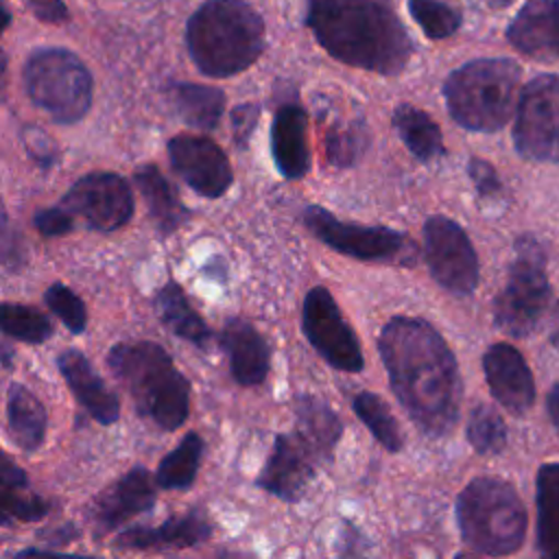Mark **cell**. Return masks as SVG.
<instances>
[{
    "label": "cell",
    "mask_w": 559,
    "mask_h": 559,
    "mask_svg": "<svg viewBox=\"0 0 559 559\" xmlns=\"http://www.w3.org/2000/svg\"><path fill=\"white\" fill-rule=\"evenodd\" d=\"M391 389L413 424L445 437L459 421L461 376L443 336L419 317H391L378 336Z\"/></svg>",
    "instance_id": "1"
},
{
    "label": "cell",
    "mask_w": 559,
    "mask_h": 559,
    "mask_svg": "<svg viewBox=\"0 0 559 559\" xmlns=\"http://www.w3.org/2000/svg\"><path fill=\"white\" fill-rule=\"evenodd\" d=\"M308 26L334 59L369 72L395 76L413 55L406 28L384 0H310Z\"/></svg>",
    "instance_id": "2"
},
{
    "label": "cell",
    "mask_w": 559,
    "mask_h": 559,
    "mask_svg": "<svg viewBox=\"0 0 559 559\" xmlns=\"http://www.w3.org/2000/svg\"><path fill=\"white\" fill-rule=\"evenodd\" d=\"M264 41V20L242 0H207L192 13L186 28L190 59L214 79L234 76L253 66Z\"/></svg>",
    "instance_id": "3"
},
{
    "label": "cell",
    "mask_w": 559,
    "mask_h": 559,
    "mask_svg": "<svg viewBox=\"0 0 559 559\" xmlns=\"http://www.w3.org/2000/svg\"><path fill=\"white\" fill-rule=\"evenodd\" d=\"M107 365L138 413L162 430L179 428L190 413V382L168 352L153 341H124L109 349Z\"/></svg>",
    "instance_id": "4"
},
{
    "label": "cell",
    "mask_w": 559,
    "mask_h": 559,
    "mask_svg": "<svg viewBox=\"0 0 559 559\" xmlns=\"http://www.w3.org/2000/svg\"><path fill=\"white\" fill-rule=\"evenodd\" d=\"M520 66L511 59H474L443 85L450 116L469 131H498L518 109Z\"/></svg>",
    "instance_id": "5"
},
{
    "label": "cell",
    "mask_w": 559,
    "mask_h": 559,
    "mask_svg": "<svg viewBox=\"0 0 559 559\" xmlns=\"http://www.w3.org/2000/svg\"><path fill=\"white\" fill-rule=\"evenodd\" d=\"M463 542L480 555H511L526 535V509L515 489L491 476L474 478L456 500Z\"/></svg>",
    "instance_id": "6"
},
{
    "label": "cell",
    "mask_w": 559,
    "mask_h": 559,
    "mask_svg": "<svg viewBox=\"0 0 559 559\" xmlns=\"http://www.w3.org/2000/svg\"><path fill=\"white\" fill-rule=\"evenodd\" d=\"M24 87L31 100L61 124L81 120L92 105V74L66 48L35 50L24 66Z\"/></svg>",
    "instance_id": "7"
},
{
    "label": "cell",
    "mask_w": 559,
    "mask_h": 559,
    "mask_svg": "<svg viewBox=\"0 0 559 559\" xmlns=\"http://www.w3.org/2000/svg\"><path fill=\"white\" fill-rule=\"evenodd\" d=\"M542 245L533 236L515 242L504 288L493 301L496 325L511 336H526L539 323L548 304V280Z\"/></svg>",
    "instance_id": "8"
},
{
    "label": "cell",
    "mask_w": 559,
    "mask_h": 559,
    "mask_svg": "<svg viewBox=\"0 0 559 559\" xmlns=\"http://www.w3.org/2000/svg\"><path fill=\"white\" fill-rule=\"evenodd\" d=\"M304 223L330 249L362 262L376 260L413 266L419 255L417 242L411 236L384 225L347 223L319 205L304 210Z\"/></svg>",
    "instance_id": "9"
},
{
    "label": "cell",
    "mask_w": 559,
    "mask_h": 559,
    "mask_svg": "<svg viewBox=\"0 0 559 559\" xmlns=\"http://www.w3.org/2000/svg\"><path fill=\"white\" fill-rule=\"evenodd\" d=\"M520 155L559 164V76L542 74L520 94L513 124Z\"/></svg>",
    "instance_id": "10"
},
{
    "label": "cell",
    "mask_w": 559,
    "mask_h": 559,
    "mask_svg": "<svg viewBox=\"0 0 559 559\" xmlns=\"http://www.w3.org/2000/svg\"><path fill=\"white\" fill-rule=\"evenodd\" d=\"M301 330L334 369L358 373L365 367L360 343L328 288L314 286L308 290L301 308Z\"/></svg>",
    "instance_id": "11"
},
{
    "label": "cell",
    "mask_w": 559,
    "mask_h": 559,
    "mask_svg": "<svg viewBox=\"0 0 559 559\" xmlns=\"http://www.w3.org/2000/svg\"><path fill=\"white\" fill-rule=\"evenodd\" d=\"M424 255L437 284L454 295H469L478 284V258L463 227L445 216L424 225Z\"/></svg>",
    "instance_id": "12"
},
{
    "label": "cell",
    "mask_w": 559,
    "mask_h": 559,
    "mask_svg": "<svg viewBox=\"0 0 559 559\" xmlns=\"http://www.w3.org/2000/svg\"><path fill=\"white\" fill-rule=\"evenodd\" d=\"M61 205L72 216H81L87 227L114 231L131 221L133 192L118 173L96 170L79 177L63 194Z\"/></svg>",
    "instance_id": "13"
},
{
    "label": "cell",
    "mask_w": 559,
    "mask_h": 559,
    "mask_svg": "<svg viewBox=\"0 0 559 559\" xmlns=\"http://www.w3.org/2000/svg\"><path fill=\"white\" fill-rule=\"evenodd\" d=\"M168 157L175 173L201 197L218 199L234 181L227 155L210 138L175 135L168 140Z\"/></svg>",
    "instance_id": "14"
},
{
    "label": "cell",
    "mask_w": 559,
    "mask_h": 559,
    "mask_svg": "<svg viewBox=\"0 0 559 559\" xmlns=\"http://www.w3.org/2000/svg\"><path fill=\"white\" fill-rule=\"evenodd\" d=\"M155 504V489L144 467L129 469L111 487L100 491L87 507V520L96 539H103L131 518L151 511Z\"/></svg>",
    "instance_id": "15"
},
{
    "label": "cell",
    "mask_w": 559,
    "mask_h": 559,
    "mask_svg": "<svg viewBox=\"0 0 559 559\" xmlns=\"http://www.w3.org/2000/svg\"><path fill=\"white\" fill-rule=\"evenodd\" d=\"M314 454L293 435H277L273 450L258 476V487L284 502H297L314 478Z\"/></svg>",
    "instance_id": "16"
},
{
    "label": "cell",
    "mask_w": 559,
    "mask_h": 559,
    "mask_svg": "<svg viewBox=\"0 0 559 559\" xmlns=\"http://www.w3.org/2000/svg\"><path fill=\"white\" fill-rule=\"evenodd\" d=\"M483 369L491 395L511 413H526L535 400V386L522 354L507 343L491 345L483 356Z\"/></svg>",
    "instance_id": "17"
},
{
    "label": "cell",
    "mask_w": 559,
    "mask_h": 559,
    "mask_svg": "<svg viewBox=\"0 0 559 559\" xmlns=\"http://www.w3.org/2000/svg\"><path fill=\"white\" fill-rule=\"evenodd\" d=\"M214 528L205 511L190 509L181 515L168 518L162 526H135L122 531L116 537V548L131 550H168V548H192L205 544L212 537Z\"/></svg>",
    "instance_id": "18"
},
{
    "label": "cell",
    "mask_w": 559,
    "mask_h": 559,
    "mask_svg": "<svg viewBox=\"0 0 559 559\" xmlns=\"http://www.w3.org/2000/svg\"><path fill=\"white\" fill-rule=\"evenodd\" d=\"M57 367L72 395L98 424L109 426L118 421V395L105 384V380L96 373L92 362L79 349H63L57 356Z\"/></svg>",
    "instance_id": "19"
},
{
    "label": "cell",
    "mask_w": 559,
    "mask_h": 559,
    "mask_svg": "<svg viewBox=\"0 0 559 559\" xmlns=\"http://www.w3.org/2000/svg\"><path fill=\"white\" fill-rule=\"evenodd\" d=\"M507 37L528 57H559V0H526L507 28Z\"/></svg>",
    "instance_id": "20"
},
{
    "label": "cell",
    "mask_w": 559,
    "mask_h": 559,
    "mask_svg": "<svg viewBox=\"0 0 559 559\" xmlns=\"http://www.w3.org/2000/svg\"><path fill=\"white\" fill-rule=\"evenodd\" d=\"M221 345L229 358L231 378L242 386H258L269 373V345L245 319L231 317L221 332Z\"/></svg>",
    "instance_id": "21"
},
{
    "label": "cell",
    "mask_w": 559,
    "mask_h": 559,
    "mask_svg": "<svg viewBox=\"0 0 559 559\" xmlns=\"http://www.w3.org/2000/svg\"><path fill=\"white\" fill-rule=\"evenodd\" d=\"M308 116L299 105H282L271 124V151L277 170L286 179H299L310 170Z\"/></svg>",
    "instance_id": "22"
},
{
    "label": "cell",
    "mask_w": 559,
    "mask_h": 559,
    "mask_svg": "<svg viewBox=\"0 0 559 559\" xmlns=\"http://www.w3.org/2000/svg\"><path fill=\"white\" fill-rule=\"evenodd\" d=\"M297 437L319 461H332L334 448L341 439L343 424L338 415L314 395H299L295 400Z\"/></svg>",
    "instance_id": "23"
},
{
    "label": "cell",
    "mask_w": 559,
    "mask_h": 559,
    "mask_svg": "<svg viewBox=\"0 0 559 559\" xmlns=\"http://www.w3.org/2000/svg\"><path fill=\"white\" fill-rule=\"evenodd\" d=\"M135 183L144 197L148 216L162 236L173 234L190 218V212L181 203L177 188L170 186V181L159 173L157 166L153 164L140 166L135 170Z\"/></svg>",
    "instance_id": "24"
},
{
    "label": "cell",
    "mask_w": 559,
    "mask_h": 559,
    "mask_svg": "<svg viewBox=\"0 0 559 559\" xmlns=\"http://www.w3.org/2000/svg\"><path fill=\"white\" fill-rule=\"evenodd\" d=\"M7 424L13 441L26 452H35L46 437V408L24 384L13 382L7 389Z\"/></svg>",
    "instance_id": "25"
},
{
    "label": "cell",
    "mask_w": 559,
    "mask_h": 559,
    "mask_svg": "<svg viewBox=\"0 0 559 559\" xmlns=\"http://www.w3.org/2000/svg\"><path fill=\"white\" fill-rule=\"evenodd\" d=\"M155 310L162 319V323L179 338L197 345L199 349H205L210 343V328L207 323L197 314V310L188 304L186 293L179 284L166 282L155 293Z\"/></svg>",
    "instance_id": "26"
},
{
    "label": "cell",
    "mask_w": 559,
    "mask_h": 559,
    "mask_svg": "<svg viewBox=\"0 0 559 559\" xmlns=\"http://www.w3.org/2000/svg\"><path fill=\"white\" fill-rule=\"evenodd\" d=\"M170 96L177 114L186 124L203 131L216 129L225 109V94L218 87L199 83H175L170 87Z\"/></svg>",
    "instance_id": "27"
},
{
    "label": "cell",
    "mask_w": 559,
    "mask_h": 559,
    "mask_svg": "<svg viewBox=\"0 0 559 559\" xmlns=\"http://www.w3.org/2000/svg\"><path fill=\"white\" fill-rule=\"evenodd\" d=\"M393 127L400 133L406 148L419 159L430 162L443 155V138L439 124L421 109L402 103L393 111Z\"/></svg>",
    "instance_id": "28"
},
{
    "label": "cell",
    "mask_w": 559,
    "mask_h": 559,
    "mask_svg": "<svg viewBox=\"0 0 559 559\" xmlns=\"http://www.w3.org/2000/svg\"><path fill=\"white\" fill-rule=\"evenodd\" d=\"M537 542L544 555L559 557V463L537 476Z\"/></svg>",
    "instance_id": "29"
},
{
    "label": "cell",
    "mask_w": 559,
    "mask_h": 559,
    "mask_svg": "<svg viewBox=\"0 0 559 559\" xmlns=\"http://www.w3.org/2000/svg\"><path fill=\"white\" fill-rule=\"evenodd\" d=\"M203 454V439L197 432H188L175 450H170L157 465L155 485L162 489H188L199 472Z\"/></svg>",
    "instance_id": "30"
},
{
    "label": "cell",
    "mask_w": 559,
    "mask_h": 559,
    "mask_svg": "<svg viewBox=\"0 0 559 559\" xmlns=\"http://www.w3.org/2000/svg\"><path fill=\"white\" fill-rule=\"evenodd\" d=\"M354 413L358 415V419L369 428V432L376 437V441L386 448L389 452H400L404 445V435L391 413V408L386 406V402L371 393V391H360L358 395H354Z\"/></svg>",
    "instance_id": "31"
},
{
    "label": "cell",
    "mask_w": 559,
    "mask_h": 559,
    "mask_svg": "<svg viewBox=\"0 0 559 559\" xmlns=\"http://www.w3.org/2000/svg\"><path fill=\"white\" fill-rule=\"evenodd\" d=\"M2 332L15 341L39 345L52 336V323L46 314H41L37 308L24 306V304H2L0 312Z\"/></svg>",
    "instance_id": "32"
},
{
    "label": "cell",
    "mask_w": 559,
    "mask_h": 559,
    "mask_svg": "<svg viewBox=\"0 0 559 559\" xmlns=\"http://www.w3.org/2000/svg\"><path fill=\"white\" fill-rule=\"evenodd\" d=\"M467 441L478 454H498L507 445V426L502 417L485 404H478L467 419Z\"/></svg>",
    "instance_id": "33"
},
{
    "label": "cell",
    "mask_w": 559,
    "mask_h": 559,
    "mask_svg": "<svg viewBox=\"0 0 559 559\" xmlns=\"http://www.w3.org/2000/svg\"><path fill=\"white\" fill-rule=\"evenodd\" d=\"M408 11L430 39H445L461 26V13L439 0H408Z\"/></svg>",
    "instance_id": "34"
},
{
    "label": "cell",
    "mask_w": 559,
    "mask_h": 559,
    "mask_svg": "<svg viewBox=\"0 0 559 559\" xmlns=\"http://www.w3.org/2000/svg\"><path fill=\"white\" fill-rule=\"evenodd\" d=\"M44 301L72 334H81L85 330L87 310L83 299L72 288L63 286L61 282H55L46 288Z\"/></svg>",
    "instance_id": "35"
},
{
    "label": "cell",
    "mask_w": 559,
    "mask_h": 559,
    "mask_svg": "<svg viewBox=\"0 0 559 559\" xmlns=\"http://www.w3.org/2000/svg\"><path fill=\"white\" fill-rule=\"evenodd\" d=\"M2 524L11 520L39 522L50 513V502L37 493H28V487H2Z\"/></svg>",
    "instance_id": "36"
},
{
    "label": "cell",
    "mask_w": 559,
    "mask_h": 559,
    "mask_svg": "<svg viewBox=\"0 0 559 559\" xmlns=\"http://www.w3.org/2000/svg\"><path fill=\"white\" fill-rule=\"evenodd\" d=\"M328 159L334 164V166H349L354 164L362 151H365V133L358 124H347L343 129H334L330 131L328 140Z\"/></svg>",
    "instance_id": "37"
},
{
    "label": "cell",
    "mask_w": 559,
    "mask_h": 559,
    "mask_svg": "<svg viewBox=\"0 0 559 559\" xmlns=\"http://www.w3.org/2000/svg\"><path fill=\"white\" fill-rule=\"evenodd\" d=\"M22 140L26 146V153L35 159L37 166L41 168H50L57 159V148L52 144V140L37 127H26L22 131Z\"/></svg>",
    "instance_id": "38"
},
{
    "label": "cell",
    "mask_w": 559,
    "mask_h": 559,
    "mask_svg": "<svg viewBox=\"0 0 559 559\" xmlns=\"http://www.w3.org/2000/svg\"><path fill=\"white\" fill-rule=\"evenodd\" d=\"M33 223L41 236H63L72 229V214L59 207H44L33 216Z\"/></svg>",
    "instance_id": "39"
},
{
    "label": "cell",
    "mask_w": 559,
    "mask_h": 559,
    "mask_svg": "<svg viewBox=\"0 0 559 559\" xmlns=\"http://www.w3.org/2000/svg\"><path fill=\"white\" fill-rule=\"evenodd\" d=\"M467 170H469V177L480 197H498L500 194V179L489 162L472 157L467 164Z\"/></svg>",
    "instance_id": "40"
},
{
    "label": "cell",
    "mask_w": 559,
    "mask_h": 559,
    "mask_svg": "<svg viewBox=\"0 0 559 559\" xmlns=\"http://www.w3.org/2000/svg\"><path fill=\"white\" fill-rule=\"evenodd\" d=\"M258 116H260V107L255 103H242L231 109V131H234L236 144L240 148L247 144L251 131L255 129Z\"/></svg>",
    "instance_id": "41"
},
{
    "label": "cell",
    "mask_w": 559,
    "mask_h": 559,
    "mask_svg": "<svg viewBox=\"0 0 559 559\" xmlns=\"http://www.w3.org/2000/svg\"><path fill=\"white\" fill-rule=\"evenodd\" d=\"M35 17L48 24H61L68 20V9L63 0H24Z\"/></svg>",
    "instance_id": "42"
},
{
    "label": "cell",
    "mask_w": 559,
    "mask_h": 559,
    "mask_svg": "<svg viewBox=\"0 0 559 559\" xmlns=\"http://www.w3.org/2000/svg\"><path fill=\"white\" fill-rule=\"evenodd\" d=\"M0 483L2 487H28V478L22 467H17L7 454H2L0 463Z\"/></svg>",
    "instance_id": "43"
},
{
    "label": "cell",
    "mask_w": 559,
    "mask_h": 559,
    "mask_svg": "<svg viewBox=\"0 0 559 559\" xmlns=\"http://www.w3.org/2000/svg\"><path fill=\"white\" fill-rule=\"evenodd\" d=\"M79 535V531L72 526V524H61V526H55V528H48V531H41L39 537L44 542H48L50 546L52 544H68L72 542L74 537Z\"/></svg>",
    "instance_id": "44"
},
{
    "label": "cell",
    "mask_w": 559,
    "mask_h": 559,
    "mask_svg": "<svg viewBox=\"0 0 559 559\" xmlns=\"http://www.w3.org/2000/svg\"><path fill=\"white\" fill-rule=\"evenodd\" d=\"M548 413H550L555 426L559 428V384H555L552 391L548 393Z\"/></svg>",
    "instance_id": "45"
},
{
    "label": "cell",
    "mask_w": 559,
    "mask_h": 559,
    "mask_svg": "<svg viewBox=\"0 0 559 559\" xmlns=\"http://www.w3.org/2000/svg\"><path fill=\"white\" fill-rule=\"evenodd\" d=\"M550 341H552V345L559 347V304L555 308V325H552V332H550Z\"/></svg>",
    "instance_id": "46"
},
{
    "label": "cell",
    "mask_w": 559,
    "mask_h": 559,
    "mask_svg": "<svg viewBox=\"0 0 559 559\" xmlns=\"http://www.w3.org/2000/svg\"><path fill=\"white\" fill-rule=\"evenodd\" d=\"M493 7H504V4H509L511 0H489Z\"/></svg>",
    "instance_id": "47"
}]
</instances>
